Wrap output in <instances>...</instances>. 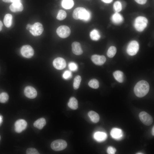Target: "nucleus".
<instances>
[{"label": "nucleus", "mask_w": 154, "mask_h": 154, "mask_svg": "<svg viewBox=\"0 0 154 154\" xmlns=\"http://www.w3.org/2000/svg\"><path fill=\"white\" fill-rule=\"evenodd\" d=\"M149 86L148 83L144 80L138 82L135 85L134 92L137 97L141 98L145 96L148 92Z\"/></svg>", "instance_id": "obj_1"}, {"label": "nucleus", "mask_w": 154, "mask_h": 154, "mask_svg": "<svg viewBox=\"0 0 154 154\" xmlns=\"http://www.w3.org/2000/svg\"><path fill=\"white\" fill-rule=\"evenodd\" d=\"M72 16L75 19H80L84 21H88L90 19V12L82 7H78L74 11Z\"/></svg>", "instance_id": "obj_2"}, {"label": "nucleus", "mask_w": 154, "mask_h": 154, "mask_svg": "<svg viewBox=\"0 0 154 154\" xmlns=\"http://www.w3.org/2000/svg\"><path fill=\"white\" fill-rule=\"evenodd\" d=\"M148 23V20L145 17L139 16L135 20L134 26L135 29L138 31L141 32L146 27Z\"/></svg>", "instance_id": "obj_3"}, {"label": "nucleus", "mask_w": 154, "mask_h": 154, "mask_svg": "<svg viewBox=\"0 0 154 154\" xmlns=\"http://www.w3.org/2000/svg\"><path fill=\"white\" fill-rule=\"evenodd\" d=\"M51 147L55 151H60L66 148L67 146L66 141L62 139H57L53 141L51 144Z\"/></svg>", "instance_id": "obj_4"}, {"label": "nucleus", "mask_w": 154, "mask_h": 154, "mask_svg": "<svg viewBox=\"0 0 154 154\" xmlns=\"http://www.w3.org/2000/svg\"><path fill=\"white\" fill-rule=\"evenodd\" d=\"M43 30L42 25L40 23L36 22L31 25L29 31L33 36H38L42 34Z\"/></svg>", "instance_id": "obj_5"}, {"label": "nucleus", "mask_w": 154, "mask_h": 154, "mask_svg": "<svg viewBox=\"0 0 154 154\" xmlns=\"http://www.w3.org/2000/svg\"><path fill=\"white\" fill-rule=\"evenodd\" d=\"M139 48L138 42L135 40L132 41L127 46V53L130 56L134 55L137 53Z\"/></svg>", "instance_id": "obj_6"}, {"label": "nucleus", "mask_w": 154, "mask_h": 154, "mask_svg": "<svg viewBox=\"0 0 154 154\" xmlns=\"http://www.w3.org/2000/svg\"><path fill=\"white\" fill-rule=\"evenodd\" d=\"M56 32L58 35L62 38L68 37L70 34V30L69 28L66 25H61L58 27Z\"/></svg>", "instance_id": "obj_7"}, {"label": "nucleus", "mask_w": 154, "mask_h": 154, "mask_svg": "<svg viewBox=\"0 0 154 154\" xmlns=\"http://www.w3.org/2000/svg\"><path fill=\"white\" fill-rule=\"evenodd\" d=\"M139 117L142 123L146 125H149L152 123L153 119L152 117L145 112H140L139 114Z\"/></svg>", "instance_id": "obj_8"}, {"label": "nucleus", "mask_w": 154, "mask_h": 154, "mask_svg": "<svg viewBox=\"0 0 154 154\" xmlns=\"http://www.w3.org/2000/svg\"><path fill=\"white\" fill-rule=\"evenodd\" d=\"M21 52L22 55L24 57L29 58L34 54V50L32 47L29 45L23 46L21 48Z\"/></svg>", "instance_id": "obj_9"}, {"label": "nucleus", "mask_w": 154, "mask_h": 154, "mask_svg": "<svg viewBox=\"0 0 154 154\" xmlns=\"http://www.w3.org/2000/svg\"><path fill=\"white\" fill-rule=\"evenodd\" d=\"M27 123L26 121L23 119L17 120L15 123V130L18 133H21L26 128Z\"/></svg>", "instance_id": "obj_10"}, {"label": "nucleus", "mask_w": 154, "mask_h": 154, "mask_svg": "<svg viewBox=\"0 0 154 154\" xmlns=\"http://www.w3.org/2000/svg\"><path fill=\"white\" fill-rule=\"evenodd\" d=\"M53 64L54 67L57 69L61 70L66 67V63L64 58L61 57H58L54 60Z\"/></svg>", "instance_id": "obj_11"}, {"label": "nucleus", "mask_w": 154, "mask_h": 154, "mask_svg": "<svg viewBox=\"0 0 154 154\" xmlns=\"http://www.w3.org/2000/svg\"><path fill=\"white\" fill-rule=\"evenodd\" d=\"M24 93L27 97L30 99L34 98L37 95L36 90L34 88L31 86L26 87L24 90Z\"/></svg>", "instance_id": "obj_12"}, {"label": "nucleus", "mask_w": 154, "mask_h": 154, "mask_svg": "<svg viewBox=\"0 0 154 154\" xmlns=\"http://www.w3.org/2000/svg\"><path fill=\"white\" fill-rule=\"evenodd\" d=\"M91 59L94 63L98 65H103L106 60V58L104 56L96 54L92 56Z\"/></svg>", "instance_id": "obj_13"}, {"label": "nucleus", "mask_w": 154, "mask_h": 154, "mask_svg": "<svg viewBox=\"0 0 154 154\" xmlns=\"http://www.w3.org/2000/svg\"><path fill=\"white\" fill-rule=\"evenodd\" d=\"M110 135L113 138L117 140L121 139L123 136L122 131L117 128H113L111 131Z\"/></svg>", "instance_id": "obj_14"}, {"label": "nucleus", "mask_w": 154, "mask_h": 154, "mask_svg": "<svg viewBox=\"0 0 154 154\" xmlns=\"http://www.w3.org/2000/svg\"><path fill=\"white\" fill-rule=\"evenodd\" d=\"M72 52L74 54L79 55L82 54L83 51L80 43L77 42H73L72 44Z\"/></svg>", "instance_id": "obj_15"}, {"label": "nucleus", "mask_w": 154, "mask_h": 154, "mask_svg": "<svg viewBox=\"0 0 154 154\" xmlns=\"http://www.w3.org/2000/svg\"><path fill=\"white\" fill-rule=\"evenodd\" d=\"M10 10L13 12H20L23 9V7L21 2L12 3L9 6Z\"/></svg>", "instance_id": "obj_16"}, {"label": "nucleus", "mask_w": 154, "mask_h": 154, "mask_svg": "<svg viewBox=\"0 0 154 154\" xmlns=\"http://www.w3.org/2000/svg\"><path fill=\"white\" fill-rule=\"evenodd\" d=\"M94 139L98 142L104 141L107 138V135L105 132L98 131L95 132L94 135Z\"/></svg>", "instance_id": "obj_17"}, {"label": "nucleus", "mask_w": 154, "mask_h": 154, "mask_svg": "<svg viewBox=\"0 0 154 154\" xmlns=\"http://www.w3.org/2000/svg\"><path fill=\"white\" fill-rule=\"evenodd\" d=\"M46 124V121L44 118H39L36 121L33 123L34 126L38 129H41Z\"/></svg>", "instance_id": "obj_18"}, {"label": "nucleus", "mask_w": 154, "mask_h": 154, "mask_svg": "<svg viewBox=\"0 0 154 154\" xmlns=\"http://www.w3.org/2000/svg\"><path fill=\"white\" fill-rule=\"evenodd\" d=\"M112 21L115 24H119L121 23L123 21L122 16L118 13H115L112 17Z\"/></svg>", "instance_id": "obj_19"}, {"label": "nucleus", "mask_w": 154, "mask_h": 154, "mask_svg": "<svg viewBox=\"0 0 154 154\" xmlns=\"http://www.w3.org/2000/svg\"><path fill=\"white\" fill-rule=\"evenodd\" d=\"M13 17L10 14H6L4 17L3 22L5 26L7 27H10L12 24Z\"/></svg>", "instance_id": "obj_20"}, {"label": "nucleus", "mask_w": 154, "mask_h": 154, "mask_svg": "<svg viewBox=\"0 0 154 154\" xmlns=\"http://www.w3.org/2000/svg\"><path fill=\"white\" fill-rule=\"evenodd\" d=\"M88 115L92 121L94 123L98 122L100 119V116L96 112L91 111L88 113Z\"/></svg>", "instance_id": "obj_21"}, {"label": "nucleus", "mask_w": 154, "mask_h": 154, "mask_svg": "<svg viewBox=\"0 0 154 154\" xmlns=\"http://www.w3.org/2000/svg\"><path fill=\"white\" fill-rule=\"evenodd\" d=\"M68 106L71 109L75 110L78 108V103L76 99L74 97H71L68 103Z\"/></svg>", "instance_id": "obj_22"}, {"label": "nucleus", "mask_w": 154, "mask_h": 154, "mask_svg": "<svg viewBox=\"0 0 154 154\" xmlns=\"http://www.w3.org/2000/svg\"><path fill=\"white\" fill-rule=\"evenodd\" d=\"M115 78L120 83L123 82L124 80L123 74L122 72L119 70L115 71L113 74Z\"/></svg>", "instance_id": "obj_23"}, {"label": "nucleus", "mask_w": 154, "mask_h": 154, "mask_svg": "<svg viewBox=\"0 0 154 154\" xmlns=\"http://www.w3.org/2000/svg\"><path fill=\"white\" fill-rule=\"evenodd\" d=\"M61 5L64 9H70L73 7L74 2L73 0H62Z\"/></svg>", "instance_id": "obj_24"}, {"label": "nucleus", "mask_w": 154, "mask_h": 154, "mask_svg": "<svg viewBox=\"0 0 154 154\" xmlns=\"http://www.w3.org/2000/svg\"><path fill=\"white\" fill-rule=\"evenodd\" d=\"M90 36L92 40L95 41L98 40L100 37L99 33L96 29H94L90 32Z\"/></svg>", "instance_id": "obj_25"}, {"label": "nucleus", "mask_w": 154, "mask_h": 154, "mask_svg": "<svg viewBox=\"0 0 154 154\" xmlns=\"http://www.w3.org/2000/svg\"><path fill=\"white\" fill-rule=\"evenodd\" d=\"M81 81V78L79 75H77L75 77L73 84V86L74 89L77 90L79 87L80 83Z\"/></svg>", "instance_id": "obj_26"}, {"label": "nucleus", "mask_w": 154, "mask_h": 154, "mask_svg": "<svg viewBox=\"0 0 154 154\" xmlns=\"http://www.w3.org/2000/svg\"><path fill=\"white\" fill-rule=\"evenodd\" d=\"M116 48L114 46H111L109 48L107 52V55L109 58L113 57L116 52Z\"/></svg>", "instance_id": "obj_27"}, {"label": "nucleus", "mask_w": 154, "mask_h": 154, "mask_svg": "<svg viewBox=\"0 0 154 154\" xmlns=\"http://www.w3.org/2000/svg\"><path fill=\"white\" fill-rule=\"evenodd\" d=\"M89 86L94 89H97L99 87V82L96 79H93L90 80L88 83Z\"/></svg>", "instance_id": "obj_28"}, {"label": "nucleus", "mask_w": 154, "mask_h": 154, "mask_svg": "<svg viewBox=\"0 0 154 154\" xmlns=\"http://www.w3.org/2000/svg\"><path fill=\"white\" fill-rule=\"evenodd\" d=\"M122 7L121 3L119 1H116L114 4L113 9L116 13H118L122 9Z\"/></svg>", "instance_id": "obj_29"}, {"label": "nucleus", "mask_w": 154, "mask_h": 154, "mask_svg": "<svg viewBox=\"0 0 154 154\" xmlns=\"http://www.w3.org/2000/svg\"><path fill=\"white\" fill-rule=\"evenodd\" d=\"M66 17V12L63 10H60L58 12L56 18L59 20H62L64 19Z\"/></svg>", "instance_id": "obj_30"}, {"label": "nucleus", "mask_w": 154, "mask_h": 154, "mask_svg": "<svg viewBox=\"0 0 154 154\" xmlns=\"http://www.w3.org/2000/svg\"><path fill=\"white\" fill-rule=\"evenodd\" d=\"M9 96L7 93L2 92L0 94V102L4 103L8 100Z\"/></svg>", "instance_id": "obj_31"}, {"label": "nucleus", "mask_w": 154, "mask_h": 154, "mask_svg": "<svg viewBox=\"0 0 154 154\" xmlns=\"http://www.w3.org/2000/svg\"><path fill=\"white\" fill-rule=\"evenodd\" d=\"M72 76L71 72L68 70H66L64 72L62 75L64 79L65 80H69L70 79Z\"/></svg>", "instance_id": "obj_32"}, {"label": "nucleus", "mask_w": 154, "mask_h": 154, "mask_svg": "<svg viewBox=\"0 0 154 154\" xmlns=\"http://www.w3.org/2000/svg\"><path fill=\"white\" fill-rule=\"evenodd\" d=\"M68 67L70 71H75L77 70L78 68L77 65L76 63L72 62L69 63Z\"/></svg>", "instance_id": "obj_33"}, {"label": "nucleus", "mask_w": 154, "mask_h": 154, "mask_svg": "<svg viewBox=\"0 0 154 154\" xmlns=\"http://www.w3.org/2000/svg\"><path fill=\"white\" fill-rule=\"evenodd\" d=\"M27 154H39L38 151L35 148H31L27 149L26 150Z\"/></svg>", "instance_id": "obj_34"}, {"label": "nucleus", "mask_w": 154, "mask_h": 154, "mask_svg": "<svg viewBox=\"0 0 154 154\" xmlns=\"http://www.w3.org/2000/svg\"><path fill=\"white\" fill-rule=\"evenodd\" d=\"M116 151V149L110 146L107 149V153L109 154H114Z\"/></svg>", "instance_id": "obj_35"}, {"label": "nucleus", "mask_w": 154, "mask_h": 154, "mask_svg": "<svg viewBox=\"0 0 154 154\" xmlns=\"http://www.w3.org/2000/svg\"><path fill=\"white\" fill-rule=\"evenodd\" d=\"M138 4L143 5L145 4L147 1V0H134Z\"/></svg>", "instance_id": "obj_36"}, {"label": "nucleus", "mask_w": 154, "mask_h": 154, "mask_svg": "<svg viewBox=\"0 0 154 154\" xmlns=\"http://www.w3.org/2000/svg\"><path fill=\"white\" fill-rule=\"evenodd\" d=\"M113 0H101V1L105 3H109L111 2Z\"/></svg>", "instance_id": "obj_37"}, {"label": "nucleus", "mask_w": 154, "mask_h": 154, "mask_svg": "<svg viewBox=\"0 0 154 154\" xmlns=\"http://www.w3.org/2000/svg\"><path fill=\"white\" fill-rule=\"evenodd\" d=\"M3 2L7 3H11L12 1V0H2Z\"/></svg>", "instance_id": "obj_38"}, {"label": "nucleus", "mask_w": 154, "mask_h": 154, "mask_svg": "<svg viewBox=\"0 0 154 154\" xmlns=\"http://www.w3.org/2000/svg\"><path fill=\"white\" fill-rule=\"evenodd\" d=\"M31 25L30 24H28L26 26V29L28 30H29L30 27H31Z\"/></svg>", "instance_id": "obj_39"}, {"label": "nucleus", "mask_w": 154, "mask_h": 154, "mask_svg": "<svg viewBox=\"0 0 154 154\" xmlns=\"http://www.w3.org/2000/svg\"><path fill=\"white\" fill-rule=\"evenodd\" d=\"M3 24L2 22L0 20V31L1 30Z\"/></svg>", "instance_id": "obj_40"}, {"label": "nucleus", "mask_w": 154, "mask_h": 154, "mask_svg": "<svg viewBox=\"0 0 154 154\" xmlns=\"http://www.w3.org/2000/svg\"><path fill=\"white\" fill-rule=\"evenodd\" d=\"M3 117L2 116L0 115V125L2 122Z\"/></svg>", "instance_id": "obj_41"}, {"label": "nucleus", "mask_w": 154, "mask_h": 154, "mask_svg": "<svg viewBox=\"0 0 154 154\" xmlns=\"http://www.w3.org/2000/svg\"><path fill=\"white\" fill-rule=\"evenodd\" d=\"M154 126H153V128H152V135L153 136L154 135Z\"/></svg>", "instance_id": "obj_42"}, {"label": "nucleus", "mask_w": 154, "mask_h": 154, "mask_svg": "<svg viewBox=\"0 0 154 154\" xmlns=\"http://www.w3.org/2000/svg\"><path fill=\"white\" fill-rule=\"evenodd\" d=\"M1 136L0 135V141L1 140Z\"/></svg>", "instance_id": "obj_43"}]
</instances>
